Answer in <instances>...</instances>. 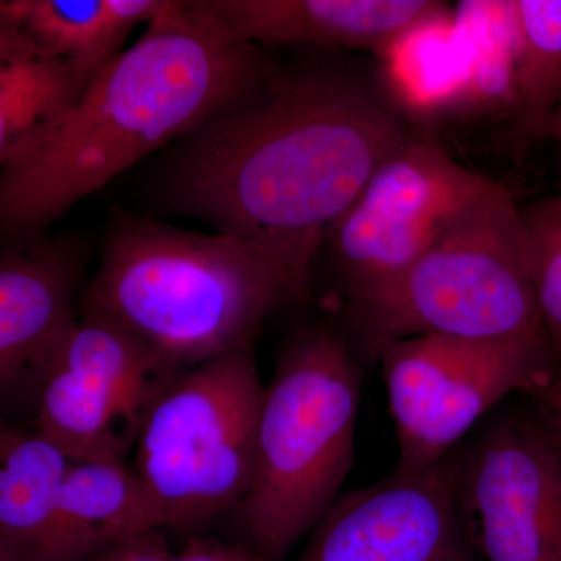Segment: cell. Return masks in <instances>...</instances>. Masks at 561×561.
I'll return each instance as SVG.
<instances>
[{
	"instance_id": "ac0fdd59",
	"label": "cell",
	"mask_w": 561,
	"mask_h": 561,
	"mask_svg": "<svg viewBox=\"0 0 561 561\" xmlns=\"http://www.w3.org/2000/svg\"><path fill=\"white\" fill-rule=\"evenodd\" d=\"M515 14V102L505 144L513 157L548 139L561 102V0H512Z\"/></svg>"
},
{
	"instance_id": "e0dca14e",
	"label": "cell",
	"mask_w": 561,
	"mask_h": 561,
	"mask_svg": "<svg viewBox=\"0 0 561 561\" xmlns=\"http://www.w3.org/2000/svg\"><path fill=\"white\" fill-rule=\"evenodd\" d=\"M70 463L39 432L0 426V553L14 561H46Z\"/></svg>"
},
{
	"instance_id": "7402d4cb",
	"label": "cell",
	"mask_w": 561,
	"mask_h": 561,
	"mask_svg": "<svg viewBox=\"0 0 561 561\" xmlns=\"http://www.w3.org/2000/svg\"><path fill=\"white\" fill-rule=\"evenodd\" d=\"M531 394L540 405L542 415L561 427V370L553 373L552 378Z\"/></svg>"
},
{
	"instance_id": "30bf717a",
	"label": "cell",
	"mask_w": 561,
	"mask_h": 561,
	"mask_svg": "<svg viewBox=\"0 0 561 561\" xmlns=\"http://www.w3.org/2000/svg\"><path fill=\"white\" fill-rule=\"evenodd\" d=\"M173 368L113 321L77 313L36 394L38 432L70 461L127 463Z\"/></svg>"
},
{
	"instance_id": "9a60e30c",
	"label": "cell",
	"mask_w": 561,
	"mask_h": 561,
	"mask_svg": "<svg viewBox=\"0 0 561 561\" xmlns=\"http://www.w3.org/2000/svg\"><path fill=\"white\" fill-rule=\"evenodd\" d=\"M90 83L39 46L0 0V168L60 119Z\"/></svg>"
},
{
	"instance_id": "8fae6325",
	"label": "cell",
	"mask_w": 561,
	"mask_h": 561,
	"mask_svg": "<svg viewBox=\"0 0 561 561\" xmlns=\"http://www.w3.org/2000/svg\"><path fill=\"white\" fill-rule=\"evenodd\" d=\"M294 561H478L461 530L443 461L394 470L346 491Z\"/></svg>"
},
{
	"instance_id": "5b68a950",
	"label": "cell",
	"mask_w": 561,
	"mask_h": 561,
	"mask_svg": "<svg viewBox=\"0 0 561 561\" xmlns=\"http://www.w3.org/2000/svg\"><path fill=\"white\" fill-rule=\"evenodd\" d=\"M365 357L421 335L548 339L531 280L523 209L493 183L389 289L348 308Z\"/></svg>"
},
{
	"instance_id": "52a82bcc",
	"label": "cell",
	"mask_w": 561,
	"mask_h": 561,
	"mask_svg": "<svg viewBox=\"0 0 561 561\" xmlns=\"http://www.w3.org/2000/svg\"><path fill=\"white\" fill-rule=\"evenodd\" d=\"M378 360L397 434L394 470L404 472L437 467L505 398L540 390L559 370L548 339L421 335Z\"/></svg>"
},
{
	"instance_id": "7c38bea8",
	"label": "cell",
	"mask_w": 561,
	"mask_h": 561,
	"mask_svg": "<svg viewBox=\"0 0 561 561\" xmlns=\"http://www.w3.org/2000/svg\"><path fill=\"white\" fill-rule=\"evenodd\" d=\"M80 276L70 243L36 239L0 254V398L38 394L76 320Z\"/></svg>"
},
{
	"instance_id": "5bb4252c",
	"label": "cell",
	"mask_w": 561,
	"mask_h": 561,
	"mask_svg": "<svg viewBox=\"0 0 561 561\" xmlns=\"http://www.w3.org/2000/svg\"><path fill=\"white\" fill-rule=\"evenodd\" d=\"M151 530L160 529L130 465L72 461L58 494L46 561H90Z\"/></svg>"
},
{
	"instance_id": "8992f818",
	"label": "cell",
	"mask_w": 561,
	"mask_h": 561,
	"mask_svg": "<svg viewBox=\"0 0 561 561\" xmlns=\"http://www.w3.org/2000/svg\"><path fill=\"white\" fill-rule=\"evenodd\" d=\"M265 383L253 345L169 379L140 421L131 471L160 530L194 531L249 493Z\"/></svg>"
},
{
	"instance_id": "7a4b0ae2",
	"label": "cell",
	"mask_w": 561,
	"mask_h": 561,
	"mask_svg": "<svg viewBox=\"0 0 561 561\" xmlns=\"http://www.w3.org/2000/svg\"><path fill=\"white\" fill-rule=\"evenodd\" d=\"M268 61L203 0H173L60 119L0 168V242L36 241L77 203L238 98Z\"/></svg>"
},
{
	"instance_id": "277c9868",
	"label": "cell",
	"mask_w": 561,
	"mask_h": 561,
	"mask_svg": "<svg viewBox=\"0 0 561 561\" xmlns=\"http://www.w3.org/2000/svg\"><path fill=\"white\" fill-rule=\"evenodd\" d=\"M360 371L327 324L295 332L265 383L249 493L230 518L236 541L284 561L341 497L354 461Z\"/></svg>"
},
{
	"instance_id": "cb8c5ba5",
	"label": "cell",
	"mask_w": 561,
	"mask_h": 561,
	"mask_svg": "<svg viewBox=\"0 0 561 561\" xmlns=\"http://www.w3.org/2000/svg\"><path fill=\"white\" fill-rule=\"evenodd\" d=\"M0 561H14L11 560L10 557L3 556V553H0Z\"/></svg>"
},
{
	"instance_id": "ba28073f",
	"label": "cell",
	"mask_w": 561,
	"mask_h": 561,
	"mask_svg": "<svg viewBox=\"0 0 561 561\" xmlns=\"http://www.w3.org/2000/svg\"><path fill=\"white\" fill-rule=\"evenodd\" d=\"M443 467L476 559L561 561V442L541 412L483 420Z\"/></svg>"
},
{
	"instance_id": "9c48e42d",
	"label": "cell",
	"mask_w": 561,
	"mask_h": 561,
	"mask_svg": "<svg viewBox=\"0 0 561 561\" xmlns=\"http://www.w3.org/2000/svg\"><path fill=\"white\" fill-rule=\"evenodd\" d=\"M491 183L423 131L390 154L324 242L346 308L397 283Z\"/></svg>"
},
{
	"instance_id": "4fadbf2b",
	"label": "cell",
	"mask_w": 561,
	"mask_h": 561,
	"mask_svg": "<svg viewBox=\"0 0 561 561\" xmlns=\"http://www.w3.org/2000/svg\"><path fill=\"white\" fill-rule=\"evenodd\" d=\"M236 38L256 46L386 54L448 13L435 0H203Z\"/></svg>"
},
{
	"instance_id": "3957f363",
	"label": "cell",
	"mask_w": 561,
	"mask_h": 561,
	"mask_svg": "<svg viewBox=\"0 0 561 561\" xmlns=\"http://www.w3.org/2000/svg\"><path fill=\"white\" fill-rule=\"evenodd\" d=\"M313 265L265 243L119 210L80 312L113 321L184 370L254 345L272 316L311 298Z\"/></svg>"
},
{
	"instance_id": "2e32d148",
	"label": "cell",
	"mask_w": 561,
	"mask_h": 561,
	"mask_svg": "<svg viewBox=\"0 0 561 561\" xmlns=\"http://www.w3.org/2000/svg\"><path fill=\"white\" fill-rule=\"evenodd\" d=\"M173 0H7L13 20L39 46L91 81L124 51L128 36Z\"/></svg>"
},
{
	"instance_id": "6da1fadb",
	"label": "cell",
	"mask_w": 561,
	"mask_h": 561,
	"mask_svg": "<svg viewBox=\"0 0 561 561\" xmlns=\"http://www.w3.org/2000/svg\"><path fill=\"white\" fill-rule=\"evenodd\" d=\"M416 133L378 69L300 49L172 144L161 206L316 264L373 173Z\"/></svg>"
},
{
	"instance_id": "ffe728a7",
	"label": "cell",
	"mask_w": 561,
	"mask_h": 561,
	"mask_svg": "<svg viewBox=\"0 0 561 561\" xmlns=\"http://www.w3.org/2000/svg\"><path fill=\"white\" fill-rule=\"evenodd\" d=\"M172 561H262L249 546L236 540L191 535Z\"/></svg>"
},
{
	"instance_id": "d6986e66",
	"label": "cell",
	"mask_w": 561,
	"mask_h": 561,
	"mask_svg": "<svg viewBox=\"0 0 561 561\" xmlns=\"http://www.w3.org/2000/svg\"><path fill=\"white\" fill-rule=\"evenodd\" d=\"M538 312L557 359L561 357V194L523 209Z\"/></svg>"
},
{
	"instance_id": "603a6c76",
	"label": "cell",
	"mask_w": 561,
	"mask_h": 561,
	"mask_svg": "<svg viewBox=\"0 0 561 561\" xmlns=\"http://www.w3.org/2000/svg\"><path fill=\"white\" fill-rule=\"evenodd\" d=\"M548 139H553L561 146V102L556 114H553L551 127H549Z\"/></svg>"
},
{
	"instance_id": "44dd1931",
	"label": "cell",
	"mask_w": 561,
	"mask_h": 561,
	"mask_svg": "<svg viewBox=\"0 0 561 561\" xmlns=\"http://www.w3.org/2000/svg\"><path fill=\"white\" fill-rule=\"evenodd\" d=\"M172 556L165 531L151 530L122 541L90 561H172Z\"/></svg>"
}]
</instances>
